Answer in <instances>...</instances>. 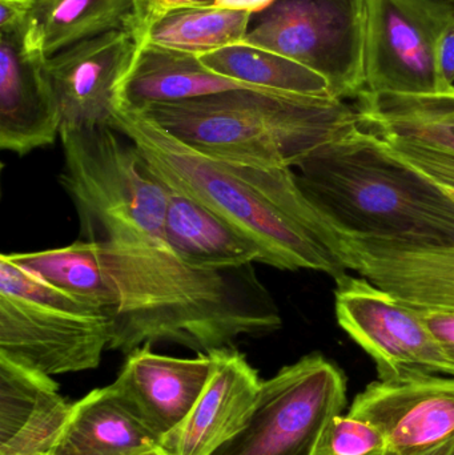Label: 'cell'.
<instances>
[{
  "mask_svg": "<svg viewBox=\"0 0 454 455\" xmlns=\"http://www.w3.org/2000/svg\"><path fill=\"white\" fill-rule=\"evenodd\" d=\"M138 50L130 34L116 29L47 58L45 68L58 101L61 127L111 125L117 88Z\"/></svg>",
  "mask_w": 454,
  "mask_h": 455,
  "instance_id": "12",
  "label": "cell"
},
{
  "mask_svg": "<svg viewBox=\"0 0 454 455\" xmlns=\"http://www.w3.org/2000/svg\"><path fill=\"white\" fill-rule=\"evenodd\" d=\"M346 2L364 3V0H346Z\"/></svg>",
  "mask_w": 454,
  "mask_h": 455,
  "instance_id": "36",
  "label": "cell"
},
{
  "mask_svg": "<svg viewBox=\"0 0 454 455\" xmlns=\"http://www.w3.org/2000/svg\"><path fill=\"white\" fill-rule=\"evenodd\" d=\"M133 0H35L23 34L28 52L50 58L64 48L124 29Z\"/></svg>",
  "mask_w": 454,
  "mask_h": 455,
  "instance_id": "21",
  "label": "cell"
},
{
  "mask_svg": "<svg viewBox=\"0 0 454 455\" xmlns=\"http://www.w3.org/2000/svg\"><path fill=\"white\" fill-rule=\"evenodd\" d=\"M346 403L343 371L320 353L304 355L261 382L250 421L212 455H316Z\"/></svg>",
  "mask_w": 454,
  "mask_h": 455,
  "instance_id": "6",
  "label": "cell"
},
{
  "mask_svg": "<svg viewBox=\"0 0 454 455\" xmlns=\"http://www.w3.org/2000/svg\"><path fill=\"white\" fill-rule=\"evenodd\" d=\"M348 414L378 427L394 453L439 448L454 440V377L378 379L354 397Z\"/></svg>",
  "mask_w": 454,
  "mask_h": 455,
  "instance_id": "11",
  "label": "cell"
},
{
  "mask_svg": "<svg viewBox=\"0 0 454 455\" xmlns=\"http://www.w3.org/2000/svg\"><path fill=\"white\" fill-rule=\"evenodd\" d=\"M149 347L130 353L112 385L164 441L180 427L204 392L212 374L213 358L204 353L196 358L168 357L151 352Z\"/></svg>",
  "mask_w": 454,
  "mask_h": 455,
  "instance_id": "16",
  "label": "cell"
},
{
  "mask_svg": "<svg viewBox=\"0 0 454 455\" xmlns=\"http://www.w3.org/2000/svg\"><path fill=\"white\" fill-rule=\"evenodd\" d=\"M440 74L448 88L454 87V19L442 32L439 42Z\"/></svg>",
  "mask_w": 454,
  "mask_h": 455,
  "instance_id": "32",
  "label": "cell"
},
{
  "mask_svg": "<svg viewBox=\"0 0 454 455\" xmlns=\"http://www.w3.org/2000/svg\"><path fill=\"white\" fill-rule=\"evenodd\" d=\"M373 132L388 133L413 139L436 148L454 154V124L442 123H394V124H365Z\"/></svg>",
  "mask_w": 454,
  "mask_h": 455,
  "instance_id": "29",
  "label": "cell"
},
{
  "mask_svg": "<svg viewBox=\"0 0 454 455\" xmlns=\"http://www.w3.org/2000/svg\"><path fill=\"white\" fill-rule=\"evenodd\" d=\"M235 90H261L221 76L203 66L197 56L141 45L117 88L116 103L131 111L151 104L175 103Z\"/></svg>",
  "mask_w": 454,
  "mask_h": 455,
  "instance_id": "19",
  "label": "cell"
},
{
  "mask_svg": "<svg viewBox=\"0 0 454 455\" xmlns=\"http://www.w3.org/2000/svg\"><path fill=\"white\" fill-rule=\"evenodd\" d=\"M163 240L192 267H232L264 262L263 251L250 235L202 203L173 189L165 211Z\"/></svg>",
  "mask_w": 454,
  "mask_h": 455,
  "instance_id": "20",
  "label": "cell"
},
{
  "mask_svg": "<svg viewBox=\"0 0 454 455\" xmlns=\"http://www.w3.org/2000/svg\"><path fill=\"white\" fill-rule=\"evenodd\" d=\"M386 435L378 427L362 419L336 416L323 432L316 455H386Z\"/></svg>",
  "mask_w": 454,
  "mask_h": 455,
  "instance_id": "26",
  "label": "cell"
},
{
  "mask_svg": "<svg viewBox=\"0 0 454 455\" xmlns=\"http://www.w3.org/2000/svg\"><path fill=\"white\" fill-rule=\"evenodd\" d=\"M243 43L322 75L335 99H357L364 92V3L279 0Z\"/></svg>",
  "mask_w": 454,
  "mask_h": 455,
  "instance_id": "7",
  "label": "cell"
},
{
  "mask_svg": "<svg viewBox=\"0 0 454 455\" xmlns=\"http://www.w3.org/2000/svg\"><path fill=\"white\" fill-rule=\"evenodd\" d=\"M72 408L52 377L0 357V455L50 454Z\"/></svg>",
  "mask_w": 454,
  "mask_h": 455,
  "instance_id": "17",
  "label": "cell"
},
{
  "mask_svg": "<svg viewBox=\"0 0 454 455\" xmlns=\"http://www.w3.org/2000/svg\"><path fill=\"white\" fill-rule=\"evenodd\" d=\"M386 146L400 159L428 176L440 186L454 189V154L429 144L402 138V136L378 133Z\"/></svg>",
  "mask_w": 454,
  "mask_h": 455,
  "instance_id": "27",
  "label": "cell"
},
{
  "mask_svg": "<svg viewBox=\"0 0 454 455\" xmlns=\"http://www.w3.org/2000/svg\"><path fill=\"white\" fill-rule=\"evenodd\" d=\"M429 331L436 337L448 357L454 361V312L421 310Z\"/></svg>",
  "mask_w": 454,
  "mask_h": 455,
  "instance_id": "31",
  "label": "cell"
},
{
  "mask_svg": "<svg viewBox=\"0 0 454 455\" xmlns=\"http://www.w3.org/2000/svg\"><path fill=\"white\" fill-rule=\"evenodd\" d=\"M448 189L454 196V189ZM341 259L346 269L410 307L454 312V245L341 237Z\"/></svg>",
  "mask_w": 454,
  "mask_h": 455,
  "instance_id": "13",
  "label": "cell"
},
{
  "mask_svg": "<svg viewBox=\"0 0 454 455\" xmlns=\"http://www.w3.org/2000/svg\"><path fill=\"white\" fill-rule=\"evenodd\" d=\"M7 256L11 261L69 296L98 307L106 315L111 307V283L95 243L80 240L63 248Z\"/></svg>",
  "mask_w": 454,
  "mask_h": 455,
  "instance_id": "23",
  "label": "cell"
},
{
  "mask_svg": "<svg viewBox=\"0 0 454 455\" xmlns=\"http://www.w3.org/2000/svg\"><path fill=\"white\" fill-rule=\"evenodd\" d=\"M251 18V13L224 10L215 4L186 8L157 23L144 44L199 58L244 42Z\"/></svg>",
  "mask_w": 454,
  "mask_h": 455,
  "instance_id": "24",
  "label": "cell"
},
{
  "mask_svg": "<svg viewBox=\"0 0 454 455\" xmlns=\"http://www.w3.org/2000/svg\"><path fill=\"white\" fill-rule=\"evenodd\" d=\"M95 243L111 283L109 350L130 355L172 342L210 355L282 328L252 264L192 267L164 241Z\"/></svg>",
  "mask_w": 454,
  "mask_h": 455,
  "instance_id": "1",
  "label": "cell"
},
{
  "mask_svg": "<svg viewBox=\"0 0 454 455\" xmlns=\"http://www.w3.org/2000/svg\"><path fill=\"white\" fill-rule=\"evenodd\" d=\"M162 443L130 401L109 385L74 403L48 455H146L160 451Z\"/></svg>",
  "mask_w": 454,
  "mask_h": 455,
  "instance_id": "18",
  "label": "cell"
},
{
  "mask_svg": "<svg viewBox=\"0 0 454 455\" xmlns=\"http://www.w3.org/2000/svg\"><path fill=\"white\" fill-rule=\"evenodd\" d=\"M199 60L221 76L261 90L333 98L330 83L322 75L292 59L245 43L205 53Z\"/></svg>",
  "mask_w": 454,
  "mask_h": 455,
  "instance_id": "22",
  "label": "cell"
},
{
  "mask_svg": "<svg viewBox=\"0 0 454 455\" xmlns=\"http://www.w3.org/2000/svg\"><path fill=\"white\" fill-rule=\"evenodd\" d=\"M279 0H215L213 4L224 10L240 11L251 15L258 12H266Z\"/></svg>",
  "mask_w": 454,
  "mask_h": 455,
  "instance_id": "33",
  "label": "cell"
},
{
  "mask_svg": "<svg viewBox=\"0 0 454 455\" xmlns=\"http://www.w3.org/2000/svg\"><path fill=\"white\" fill-rule=\"evenodd\" d=\"M207 156L237 164L295 168L362 127L344 100L269 90H235L136 111Z\"/></svg>",
  "mask_w": 454,
  "mask_h": 455,
  "instance_id": "4",
  "label": "cell"
},
{
  "mask_svg": "<svg viewBox=\"0 0 454 455\" xmlns=\"http://www.w3.org/2000/svg\"><path fill=\"white\" fill-rule=\"evenodd\" d=\"M299 186L341 237L454 245V196L362 127L295 168Z\"/></svg>",
  "mask_w": 454,
  "mask_h": 455,
  "instance_id": "3",
  "label": "cell"
},
{
  "mask_svg": "<svg viewBox=\"0 0 454 455\" xmlns=\"http://www.w3.org/2000/svg\"><path fill=\"white\" fill-rule=\"evenodd\" d=\"M111 127L130 139L149 167L173 191L218 213L280 270H315L346 277L338 230L304 195L292 168L237 164L207 156L143 115L115 104Z\"/></svg>",
  "mask_w": 454,
  "mask_h": 455,
  "instance_id": "2",
  "label": "cell"
},
{
  "mask_svg": "<svg viewBox=\"0 0 454 455\" xmlns=\"http://www.w3.org/2000/svg\"><path fill=\"white\" fill-rule=\"evenodd\" d=\"M146 455H165V454H164V451H163L162 449H160V451H154V453H149V454H146Z\"/></svg>",
  "mask_w": 454,
  "mask_h": 455,
  "instance_id": "35",
  "label": "cell"
},
{
  "mask_svg": "<svg viewBox=\"0 0 454 455\" xmlns=\"http://www.w3.org/2000/svg\"><path fill=\"white\" fill-rule=\"evenodd\" d=\"M454 454V440L450 443H444L439 448L431 449V451H420V453L399 454L394 451H388L386 455H453Z\"/></svg>",
  "mask_w": 454,
  "mask_h": 455,
  "instance_id": "34",
  "label": "cell"
},
{
  "mask_svg": "<svg viewBox=\"0 0 454 455\" xmlns=\"http://www.w3.org/2000/svg\"><path fill=\"white\" fill-rule=\"evenodd\" d=\"M35 0H0V34H24Z\"/></svg>",
  "mask_w": 454,
  "mask_h": 455,
  "instance_id": "30",
  "label": "cell"
},
{
  "mask_svg": "<svg viewBox=\"0 0 454 455\" xmlns=\"http://www.w3.org/2000/svg\"><path fill=\"white\" fill-rule=\"evenodd\" d=\"M450 2H454V0H450Z\"/></svg>",
  "mask_w": 454,
  "mask_h": 455,
  "instance_id": "37",
  "label": "cell"
},
{
  "mask_svg": "<svg viewBox=\"0 0 454 455\" xmlns=\"http://www.w3.org/2000/svg\"><path fill=\"white\" fill-rule=\"evenodd\" d=\"M450 0H365L364 92L421 96L452 90L440 74V37Z\"/></svg>",
  "mask_w": 454,
  "mask_h": 455,
  "instance_id": "8",
  "label": "cell"
},
{
  "mask_svg": "<svg viewBox=\"0 0 454 455\" xmlns=\"http://www.w3.org/2000/svg\"><path fill=\"white\" fill-rule=\"evenodd\" d=\"M210 355V381L188 417L163 441L165 455H212L252 416L263 382L258 371L231 347Z\"/></svg>",
  "mask_w": 454,
  "mask_h": 455,
  "instance_id": "15",
  "label": "cell"
},
{
  "mask_svg": "<svg viewBox=\"0 0 454 455\" xmlns=\"http://www.w3.org/2000/svg\"><path fill=\"white\" fill-rule=\"evenodd\" d=\"M356 107L364 124L442 123L454 124V87L434 95H372L362 92Z\"/></svg>",
  "mask_w": 454,
  "mask_h": 455,
  "instance_id": "25",
  "label": "cell"
},
{
  "mask_svg": "<svg viewBox=\"0 0 454 455\" xmlns=\"http://www.w3.org/2000/svg\"><path fill=\"white\" fill-rule=\"evenodd\" d=\"M335 310L340 328L372 358L378 379L429 373L454 377L448 357L418 307L364 277L336 281Z\"/></svg>",
  "mask_w": 454,
  "mask_h": 455,
  "instance_id": "9",
  "label": "cell"
},
{
  "mask_svg": "<svg viewBox=\"0 0 454 455\" xmlns=\"http://www.w3.org/2000/svg\"><path fill=\"white\" fill-rule=\"evenodd\" d=\"M215 0H133L125 20L124 31L140 48L152 28L176 11L213 4Z\"/></svg>",
  "mask_w": 454,
  "mask_h": 455,
  "instance_id": "28",
  "label": "cell"
},
{
  "mask_svg": "<svg viewBox=\"0 0 454 455\" xmlns=\"http://www.w3.org/2000/svg\"><path fill=\"white\" fill-rule=\"evenodd\" d=\"M60 184L90 243L163 240L170 187L111 125L61 127Z\"/></svg>",
  "mask_w": 454,
  "mask_h": 455,
  "instance_id": "5",
  "label": "cell"
},
{
  "mask_svg": "<svg viewBox=\"0 0 454 455\" xmlns=\"http://www.w3.org/2000/svg\"><path fill=\"white\" fill-rule=\"evenodd\" d=\"M109 342L107 315L0 293V357L21 368L48 377L91 371Z\"/></svg>",
  "mask_w": 454,
  "mask_h": 455,
  "instance_id": "10",
  "label": "cell"
},
{
  "mask_svg": "<svg viewBox=\"0 0 454 455\" xmlns=\"http://www.w3.org/2000/svg\"><path fill=\"white\" fill-rule=\"evenodd\" d=\"M454 455V454H453Z\"/></svg>",
  "mask_w": 454,
  "mask_h": 455,
  "instance_id": "38",
  "label": "cell"
},
{
  "mask_svg": "<svg viewBox=\"0 0 454 455\" xmlns=\"http://www.w3.org/2000/svg\"><path fill=\"white\" fill-rule=\"evenodd\" d=\"M44 56L24 48L23 34H0V148L18 156L60 138L61 117Z\"/></svg>",
  "mask_w": 454,
  "mask_h": 455,
  "instance_id": "14",
  "label": "cell"
}]
</instances>
